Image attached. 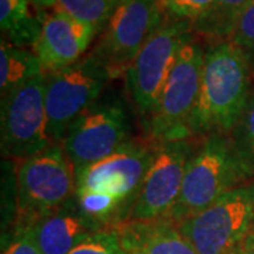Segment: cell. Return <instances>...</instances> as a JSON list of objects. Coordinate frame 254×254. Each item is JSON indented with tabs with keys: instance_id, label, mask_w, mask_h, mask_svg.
I'll return each instance as SVG.
<instances>
[{
	"instance_id": "obj_7",
	"label": "cell",
	"mask_w": 254,
	"mask_h": 254,
	"mask_svg": "<svg viewBox=\"0 0 254 254\" xmlns=\"http://www.w3.org/2000/svg\"><path fill=\"white\" fill-rule=\"evenodd\" d=\"M110 75L92 55L47 73L46 110L51 144L63 143L73 120L95 103Z\"/></svg>"
},
{
	"instance_id": "obj_21",
	"label": "cell",
	"mask_w": 254,
	"mask_h": 254,
	"mask_svg": "<svg viewBox=\"0 0 254 254\" xmlns=\"http://www.w3.org/2000/svg\"><path fill=\"white\" fill-rule=\"evenodd\" d=\"M69 254H127L118 230L113 227L100 229L92 233Z\"/></svg>"
},
{
	"instance_id": "obj_27",
	"label": "cell",
	"mask_w": 254,
	"mask_h": 254,
	"mask_svg": "<svg viewBox=\"0 0 254 254\" xmlns=\"http://www.w3.org/2000/svg\"><path fill=\"white\" fill-rule=\"evenodd\" d=\"M249 235H250V236H252V239L254 240V226L252 227V230H250V233H249Z\"/></svg>"
},
{
	"instance_id": "obj_18",
	"label": "cell",
	"mask_w": 254,
	"mask_h": 254,
	"mask_svg": "<svg viewBox=\"0 0 254 254\" xmlns=\"http://www.w3.org/2000/svg\"><path fill=\"white\" fill-rule=\"evenodd\" d=\"M253 0H215L206 16L193 23L196 31L213 38L230 37L242 13Z\"/></svg>"
},
{
	"instance_id": "obj_5",
	"label": "cell",
	"mask_w": 254,
	"mask_h": 254,
	"mask_svg": "<svg viewBox=\"0 0 254 254\" xmlns=\"http://www.w3.org/2000/svg\"><path fill=\"white\" fill-rule=\"evenodd\" d=\"M203 64L205 51L190 38L177 55L158 106L148 122L153 138L158 143L190 137L188 122L199 96Z\"/></svg>"
},
{
	"instance_id": "obj_6",
	"label": "cell",
	"mask_w": 254,
	"mask_h": 254,
	"mask_svg": "<svg viewBox=\"0 0 254 254\" xmlns=\"http://www.w3.org/2000/svg\"><path fill=\"white\" fill-rule=\"evenodd\" d=\"M190 24L187 20L163 23L127 68V88L138 113L148 119V122L158 106L177 55L182 46L190 40Z\"/></svg>"
},
{
	"instance_id": "obj_9",
	"label": "cell",
	"mask_w": 254,
	"mask_h": 254,
	"mask_svg": "<svg viewBox=\"0 0 254 254\" xmlns=\"http://www.w3.org/2000/svg\"><path fill=\"white\" fill-rule=\"evenodd\" d=\"M161 24V0H120L91 55L106 68L110 78L126 73Z\"/></svg>"
},
{
	"instance_id": "obj_19",
	"label": "cell",
	"mask_w": 254,
	"mask_h": 254,
	"mask_svg": "<svg viewBox=\"0 0 254 254\" xmlns=\"http://www.w3.org/2000/svg\"><path fill=\"white\" fill-rule=\"evenodd\" d=\"M120 0H58L57 7L75 20L103 30Z\"/></svg>"
},
{
	"instance_id": "obj_3",
	"label": "cell",
	"mask_w": 254,
	"mask_h": 254,
	"mask_svg": "<svg viewBox=\"0 0 254 254\" xmlns=\"http://www.w3.org/2000/svg\"><path fill=\"white\" fill-rule=\"evenodd\" d=\"M14 182L18 227L33 225L76 195L75 167L60 145L20 160Z\"/></svg>"
},
{
	"instance_id": "obj_16",
	"label": "cell",
	"mask_w": 254,
	"mask_h": 254,
	"mask_svg": "<svg viewBox=\"0 0 254 254\" xmlns=\"http://www.w3.org/2000/svg\"><path fill=\"white\" fill-rule=\"evenodd\" d=\"M30 0H0L3 40L16 47L36 46L47 16Z\"/></svg>"
},
{
	"instance_id": "obj_10",
	"label": "cell",
	"mask_w": 254,
	"mask_h": 254,
	"mask_svg": "<svg viewBox=\"0 0 254 254\" xmlns=\"http://www.w3.org/2000/svg\"><path fill=\"white\" fill-rule=\"evenodd\" d=\"M155 148L157 145L127 141L109 157L75 170L76 195L106 193L125 202L131 210L153 163Z\"/></svg>"
},
{
	"instance_id": "obj_22",
	"label": "cell",
	"mask_w": 254,
	"mask_h": 254,
	"mask_svg": "<svg viewBox=\"0 0 254 254\" xmlns=\"http://www.w3.org/2000/svg\"><path fill=\"white\" fill-rule=\"evenodd\" d=\"M213 1L215 0H161V4L178 20L196 23L206 16Z\"/></svg>"
},
{
	"instance_id": "obj_17",
	"label": "cell",
	"mask_w": 254,
	"mask_h": 254,
	"mask_svg": "<svg viewBox=\"0 0 254 254\" xmlns=\"http://www.w3.org/2000/svg\"><path fill=\"white\" fill-rule=\"evenodd\" d=\"M43 65L36 54L21 47L9 44L1 38L0 47V91L7 95L30 81L44 75Z\"/></svg>"
},
{
	"instance_id": "obj_25",
	"label": "cell",
	"mask_w": 254,
	"mask_h": 254,
	"mask_svg": "<svg viewBox=\"0 0 254 254\" xmlns=\"http://www.w3.org/2000/svg\"><path fill=\"white\" fill-rule=\"evenodd\" d=\"M237 254H254V240L250 235H247L243 243L237 247Z\"/></svg>"
},
{
	"instance_id": "obj_24",
	"label": "cell",
	"mask_w": 254,
	"mask_h": 254,
	"mask_svg": "<svg viewBox=\"0 0 254 254\" xmlns=\"http://www.w3.org/2000/svg\"><path fill=\"white\" fill-rule=\"evenodd\" d=\"M1 254H43L30 226L17 227L16 235L3 249Z\"/></svg>"
},
{
	"instance_id": "obj_28",
	"label": "cell",
	"mask_w": 254,
	"mask_h": 254,
	"mask_svg": "<svg viewBox=\"0 0 254 254\" xmlns=\"http://www.w3.org/2000/svg\"><path fill=\"white\" fill-rule=\"evenodd\" d=\"M232 254H237V250H236V252H233V253H232Z\"/></svg>"
},
{
	"instance_id": "obj_4",
	"label": "cell",
	"mask_w": 254,
	"mask_h": 254,
	"mask_svg": "<svg viewBox=\"0 0 254 254\" xmlns=\"http://www.w3.org/2000/svg\"><path fill=\"white\" fill-rule=\"evenodd\" d=\"M175 225L198 254H232L254 226V184L227 190Z\"/></svg>"
},
{
	"instance_id": "obj_13",
	"label": "cell",
	"mask_w": 254,
	"mask_h": 254,
	"mask_svg": "<svg viewBox=\"0 0 254 254\" xmlns=\"http://www.w3.org/2000/svg\"><path fill=\"white\" fill-rule=\"evenodd\" d=\"M99 30L75 20L61 10L47 16L34 54L44 72H55L79 61Z\"/></svg>"
},
{
	"instance_id": "obj_15",
	"label": "cell",
	"mask_w": 254,
	"mask_h": 254,
	"mask_svg": "<svg viewBox=\"0 0 254 254\" xmlns=\"http://www.w3.org/2000/svg\"><path fill=\"white\" fill-rule=\"evenodd\" d=\"M115 229L127 254H198L170 219L128 220Z\"/></svg>"
},
{
	"instance_id": "obj_8",
	"label": "cell",
	"mask_w": 254,
	"mask_h": 254,
	"mask_svg": "<svg viewBox=\"0 0 254 254\" xmlns=\"http://www.w3.org/2000/svg\"><path fill=\"white\" fill-rule=\"evenodd\" d=\"M47 73L1 96L0 131L4 158L26 160L48 147L46 110Z\"/></svg>"
},
{
	"instance_id": "obj_14",
	"label": "cell",
	"mask_w": 254,
	"mask_h": 254,
	"mask_svg": "<svg viewBox=\"0 0 254 254\" xmlns=\"http://www.w3.org/2000/svg\"><path fill=\"white\" fill-rule=\"evenodd\" d=\"M43 254H69L102 227L79 208L76 196L30 225Z\"/></svg>"
},
{
	"instance_id": "obj_11",
	"label": "cell",
	"mask_w": 254,
	"mask_h": 254,
	"mask_svg": "<svg viewBox=\"0 0 254 254\" xmlns=\"http://www.w3.org/2000/svg\"><path fill=\"white\" fill-rule=\"evenodd\" d=\"M193 153L195 145L188 138L157 144L128 220L151 222L170 215L180 198L187 165Z\"/></svg>"
},
{
	"instance_id": "obj_26",
	"label": "cell",
	"mask_w": 254,
	"mask_h": 254,
	"mask_svg": "<svg viewBox=\"0 0 254 254\" xmlns=\"http://www.w3.org/2000/svg\"><path fill=\"white\" fill-rule=\"evenodd\" d=\"M38 7H57L58 0H30Z\"/></svg>"
},
{
	"instance_id": "obj_2",
	"label": "cell",
	"mask_w": 254,
	"mask_h": 254,
	"mask_svg": "<svg viewBox=\"0 0 254 254\" xmlns=\"http://www.w3.org/2000/svg\"><path fill=\"white\" fill-rule=\"evenodd\" d=\"M246 178L249 177L239 163L232 138L226 134L206 136L190 157L180 198L165 219L178 223L239 187Z\"/></svg>"
},
{
	"instance_id": "obj_23",
	"label": "cell",
	"mask_w": 254,
	"mask_h": 254,
	"mask_svg": "<svg viewBox=\"0 0 254 254\" xmlns=\"http://www.w3.org/2000/svg\"><path fill=\"white\" fill-rule=\"evenodd\" d=\"M230 41L245 53H254V0L242 13Z\"/></svg>"
},
{
	"instance_id": "obj_1",
	"label": "cell",
	"mask_w": 254,
	"mask_h": 254,
	"mask_svg": "<svg viewBox=\"0 0 254 254\" xmlns=\"http://www.w3.org/2000/svg\"><path fill=\"white\" fill-rule=\"evenodd\" d=\"M250 66L246 53L222 41L205 53L200 91L188 122L190 134H227L242 118L250 95Z\"/></svg>"
},
{
	"instance_id": "obj_20",
	"label": "cell",
	"mask_w": 254,
	"mask_h": 254,
	"mask_svg": "<svg viewBox=\"0 0 254 254\" xmlns=\"http://www.w3.org/2000/svg\"><path fill=\"white\" fill-rule=\"evenodd\" d=\"M239 163L247 177H254V95L250 96L242 118L232 131Z\"/></svg>"
},
{
	"instance_id": "obj_12",
	"label": "cell",
	"mask_w": 254,
	"mask_h": 254,
	"mask_svg": "<svg viewBox=\"0 0 254 254\" xmlns=\"http://www.w3.org/2000/svg\"><path fill=\"white\" fill-rule=\"evenodd\" d=\"M127 133V115L120 103H93L73 120L63 148L78 170L113 154L128 141Z\"/></svg>"
}]
</instances>
